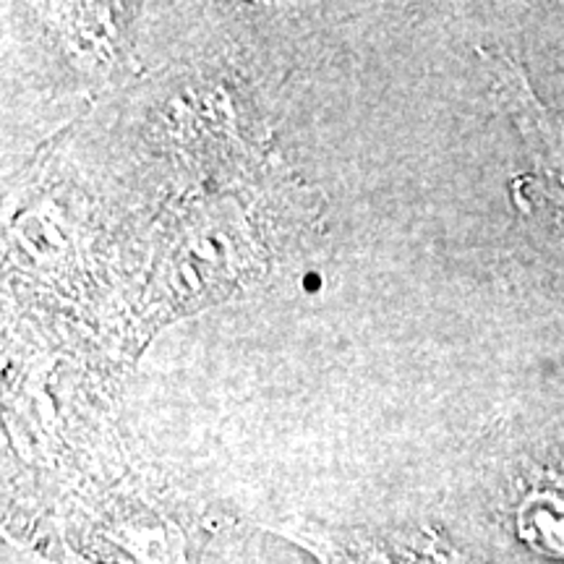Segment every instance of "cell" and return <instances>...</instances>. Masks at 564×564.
Segmentation results:
<instances>
[{"label": "cell", "instance_id": "7a4b0ae2", "mask_svg": "<svg viewBox=\"0 0 564 564\" xmlns=\"http://www.w3.org/2000/svg\"><path fill=\"white\" fill-rule=\"evenodd\" d=\"M507 100L512 110L518 112V121L523 126V133L531 144V150L539 160L541 173L552 181L549 196H564V118H554L531 97V89L520 70H510L505 76ZM564 202V199H562Z\"/></svg>", "mask_w": 564, "mask_h": 564}, {"label": "cell", "instance_id": "6da1fadb", "mask_svg": "<svg viewBox=\"0 0 564 564\" xmlns=\"http://www.w3.org/2000/svg\"><path fill=\"white\" fill-rule=\"evenodd\" d=\"M322 564H457L432 535L288 531Z\"/></svg>", "mask_w": 564, "mask_h": 564}, {"label": "cell", "instance_id": "3957f363", "mask_svg": "<svg viewBox=\"0 0 564 564\" xmlns=\"http://www.w3.org/2000/svg\"><path fill=\"white\" fill-rule=\"evenodd\" d=\"M520 539L564 560V476L539 484L518 507Z\"/></svg>", "mask_w": 564, "mask_h": 564}]
</instances>
